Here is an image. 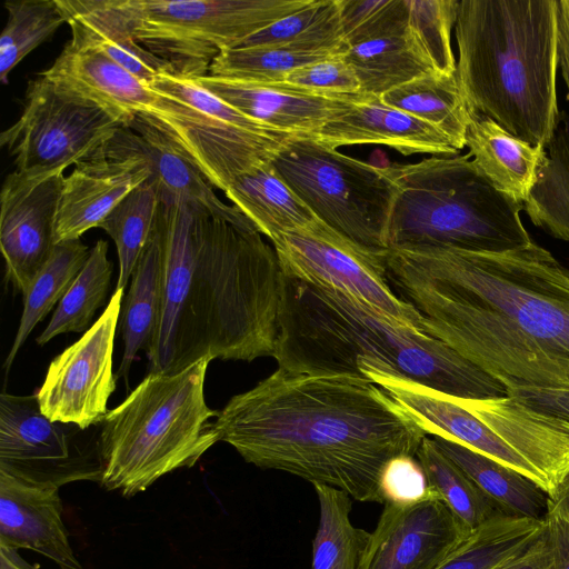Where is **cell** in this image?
Wrapping results in <instances>:
<instances>
[{
	"instance_id": "17",
	"label": "cell",
	"mask_w": 569,
	"mask_h": 569,
	"mask_svg": "<svg viewBox=\"0 0 569 569\" xmlns=\"http://www.w3.org/2000/svg\"><path fill=\"white\" fill-rule=\"evenodd\" d=\"M408 0H383L381 7L346 37V60L361 93L380 96L423 73L435 71L408 26Z\"/></svg>"
},
{
	"instance_id": "48",
	"label": "cell",
	"mask_w": 569,
	"mask_h": 569,
	"mask_svg": "<svg viewBox=\"0 0 569 569\" xmlns=\"http://www.w3.org/2000/svg\"><path fill=\"white\" fill-rule=\"evenodd\" d=\"M559 71L569 79V0H559Z\"/></svg>"
},
{
	"instance_id": "10",
	"label": "cell",
	"mask_w": 569,
	"mask_h": 569,
	"mask_svg": "<svg viewBox=\"0 0 569 569\" xmlns=\"http://www.w3.org/2000/svg\"><path fill=\"white\" fill-rule=\"evenodd\" d=\"M151 121L216 189L226 191L241 174L271 161L283 138L241 113L193 79L160 73Z\"/></svg>"
},
{
	"instance_id": "24",
	"label": "cell",
	"mask_w": 569,
	"mask_h": 569,
	"mask_svg": "<svg viewBox=\"0 0 569 569\" xmlns=\"http://www.w3.org/2000/svg\"><path fill=\"white\" fill-rule=\"evenodd\" d=\"M312 137L336 149L353 144H382L405 156L460 153L455 142L436 127L385 104L378 96L365 93L346 113L326 123Z\"/></svg>"
},
{
	"instance_id": "31",
	"label": "cell",
	"mask_w": 569,
	"mask_h": 569,
	"mask_svg": "<svg viewBox=\"0 0 569 569\" xmlns=\"http://www.w3.org/2000/svg\"><path fill=\"white\" fill-rule=\"evenodd\" d=\"M562 79L568 108L560 111L557 129L546 148L545 162L523 211L533 226L569 242V79Z\"/></svg>"
},
{
	"instance_id": "3",
	"label": "cell",
	"mask_w": 569,
	"mask_h": 569,
	"mask_svg": "<svg viewBox=\"0 0 569 569\" xmlns=\"http://www.w3.org/2000/svg\"><path fill=\"white\" fill-rule=\"evenodd\" d=\"M153 231L161 307L149 372L174 373L202 358L273 357L283 272L253 223L160 200Z\"/></svg>"
},
{
	"instance_id": "49",
	"label": "cell",
	"mask_w": 569,
	"mask_h": 569,
	"mask_svg": "<svg viewBox=\"0 0 569 569\" xmlns=\"http://www.w3.org/2000/svg\"><path fill=\"white\" fill-rule=\"evenodd\" d=\"M549 511L558 515L569 523V475L549 501Z\"/></svg>"
},
{
	"instance_id": "42",
	"label": "cell",
	"mask_w": 569,
	"mask_h": 569,
	"mask_svg": "<svg viewBox=\"0 0 569 569\" xmlns=\"http://www.w3.org/2000/svg\"><path fill=\"white\" fill-rule=\"evenodd\" d=\"M282 82L319 94L361 93L358 77L343 53L299 67L287 73Z\"/></svg>"
},
{
	"instance_id": "1",
	"label": "cell",
	"mask_w": 569,
	"mask_h": 569,
	"mask_svg": "<svg viewBox=\"0 0 569 569\" xmlns=\"http://www.w3.org/2000/svg\"><path fill=\"white\" fill-rule=\"evenodd\" d=\"M387 279L423 331L508 387L569 386V268L536 243L388 249Z\"/></svg>"
},
{
	"instance_id": "22",
	"label": "cell",
	"mask_w": 569,
	"mask_h": 569,
	"mask_svg": "<svg viewBox=\"0 0 569 569\" xmlns=\"http://www.w3.org/2000/svg\"><path fill=\"white\" fill-rule=\"evenodd\" d=\"M59 487L0 469V543L24 548L60 568L81 569L62 519Z\"/></svg>"
},
{
	"instance_id": "14",
	"label": "cell",
	"mask_w": 569,
	"mask_h": 569,
	"mask_svg": "<svg viewBox=\"0 0 569 569\" xmlns=\"http://www.w3.org/2000/svg\"><path fill=\"white\" fill-rule=\"evenodd\" d=\"M123 295L116 289L101 316L49 365L36 393L48 419L84 430L103 421L116 390L112 355Z\"/></svg>"
},
{
	"instance_id": "15",
	"label": "cell",
	"mask_w": 569,
	"mask_h": 569,
	"mask_svg": "<svg viewBox=\"0 0 569 569\" xmlns=\"http://www.w3.org/2000/svg\"><path fill=\"white\" fill-rule=\"evenodd\" d=\"M64 170H14L0 193V247L6 279L27 292L56 246Z\"/></svg>"
},
{
	"instance_id": "46",
	"label": "cell",
	"mask_w": 569,
	"mask_h": 569,
	"mask_svg": "<svg viewBox=\"0 0 569 569\" xmlns=\"http://www.w3.org/2000/svg\"><path fill=\"white\" fill-rule=\"evenodd\" d=\"M497 569H553V555L547 523L542 535L533 543Z\"/></svg>"
},
{
	"instance_id": "41",
	"label": "cell",
	"mask_w": 569,
	"mask_h": 569,
	"mask_svg": "<svg viewBox=\"0 0 569 569\" xmlns=\"http://www.w3.org/2000/svg\"><path fill=\"white\" fill-rule=\"evenodd\" d=\"M458 0H408V26L420 50L441 74H455L457 61L451 46Z\"/></svg>"
},
{
	"instance_id": "8",
	"label": "cell",
	"mask_w": 569,
	"mask_h": 569,
	"mask_svg": "<svg viewBox=\"0 0 569 569\" xmlns=\"http://www.w3.org/2000/svg\"><path fill=\"white\" fill-rule=\"evenodd\" d=\"M271 164L321 222L361 247L388 250L397 192L389 164L363 162L308 134L286 136Z\"/></svg>"
},
{
	"instance_id": "5",
	"label": "cell",
	"mask_w": 569,
	"mask_h": 569,
	"mask_svg": "<svg viewBox=\"0 0 569 569\" xmlns=\"http://www.w3.org/2000/svg\"><path fill=\"white\" fill-rule=\"evenodd\" d=\"M559 0H460L456 77L470 112L547 148L560 118Z\"/></svg>"
},
{
	"instance_id": "38",
	"label": "cell",
	"mask_w": 569,
	"mask_h": 569,
	"mask_svg": "<svg viewBox=\"0 0 569 569\" xmlns=\"http://www.w3.org/2000/svg\"><path fill=\"white\" fill-rule=\"evenodd\" d=\"M159 202L157 187L149 178L129 192L100 224L117 248L119 271L116 289H126L151 236Z\"/></svg>"
},
{
	"instance_id": "40",
	"label": "cell",
	"mask_w": 569,
	"mask_h": 569,
	"mask_svg": "<svg viewBox=\"0 0 569 569\" xmlns=\"http://www.w3.org/2000/svg\"><path fill=\"white\" fill-rule=\"evenodd\" d=\"M331 57V56H330ZM328 58L289 47H236L222 51L210 64L209 76L259 83H278L290 71Z\"/></svg>"
},
{
	"instance_id": "36",
	"label": "cell",
	"mask_w": 569,
	"mask_h": 569,
	"mask_svg": "<svg viewBox=\"0 0 569 569\" xmlns=\"http://www.w3.org/2000/svg\"><path fill=\"white\" fill-rule=\"evenodd\" d=\"M108 242L98 240L90 254L59 301L49 323L37 338L43 346L59 335L86 332L92 325L96 311L106 302L111 284L112 263L108 259Z\"/></svg>"
},
{
	"instance_id": "45",
	"label": "cell",
	"mask_w": 569,
	"mask_h": 569,
	"mask_svg": "<svg viewBox=\"0 0 569 569\" xmlns=\"http://www.w3.org/2000/svg\"><path fill=\"white\" fill-rule=\"evenodd\" d=\"M512 396L526 405L569 419V386L557 388L508 387Z\"/></svg>"
},
{
	"instance_id": "50",
	"label": "cell",
	"mask_w": 569,
	"mask_h": 569,
	"mask_svg": "<svg viewBox=\"0 0 569 569\" xmlns=\"http://www.w3.org/2000/svg\"><path fill=\"white\" fill-rule=\"evenodd\" d=\"M0 569H39L27 562L18 549L0 543Z\"/></svg>"
},
{
	"instance_id": "19",
	"label": "cell",
	"mask_w": 569,
	"mask_h": 569,
	"mask_svg": "<svg viewBox=\"0 0 569 569\" xmlns=\"http://www.w3.org/2000/svg\"><path fill=\"white\" fill-rule=\"evenodd\" d=\"M502 438L538 473L552 499L569 475V419L532 408L512 396L452 397Z\"/></svg>"
},
{
	"instance_id": "9",
	"label": "cell",
	"mask_w": 569,
	"mask_h": 569,
	"mask_svg": "<svg viewBox=\"0 0 569 569\" xmlns=\"http://www.w3.org/2000/svg\"><path fill=\"white\" fill-rule=\"evenodd\" d=\"M310 0H112L134 40L188 79Z\"/></svg>"
},
{
	"instance_id": "18",
	"label": "cell",
	"mask_w": 569,
	"mask_h": 569,
	"mask_svg": "<svg viewBox=\"0 0 569 569\" xmlns=\"http://www.w3.org/2000/svg\"><path fill=\"white\" fill-rule=\"evenodd\" d=\"M360 370L366 378L381 387L406 408L427 435L463 445L525 475L542 488L535 469L483 421L458 405L451 396L369 363H361Z\"/></svg>"
},
{
	"instance_id": "26",
	"label": "cell",
	"mask_w": 569,
	"mask_h": 569,
	"mask_svg": "<svg viewBox=\"0 0 569 569\" xmlns=\"http://www.w3.org/2000/svg\"><path fill=\"white\" fill-rule=\"evenodd\" d=\"M470 113L468 154L498 191L525 204L545 162L546 148L511 134L490 118Z\"/></svg>"
},
{
	"instance_id": "16",
	"label": "cell",
	"mask_w": 569,
	"mask_h": 569,
	"mask_svg": "<svg viewBox=\"0 0 569 569\" xmlns=\"http://www.w3.org/2000/svg\"><path fill=\"white\" fill-rule=\"evenodd\" d=\"M471 531L433 489L419 502H387L358 569H436Z\"/></svg>"
},
{
	"instance_id": "37",
	"label": "cell",
	"mask_w": 569,
	"mask_h": 569,
	"mask_svg": "<svg viewBox=\"0 0 569 569\" xmlns=\"http://www.w3.org/2000/svg\"><path fill=\"white\" fill-rule=\"evenodd\" d=\"M416 458L426 473L428 485L436 490L451 511L470 529L500 516H508L475 481L442 450L426 437Z\"/></svg>"
},
{
	"instance_id": "13",
	"label": "cell",
	"mask_w": 569,
	"mask_h": 569,
	"mask_svg": "<svg viewBox=\"0 0 569 569\" xmlns=\"http://www.w3.org/2000/svg\"><path fill=\"white\" fill-rule=\"evenodd\" d=\"M0 469L59 488L74 481L99 482V438L89 429L48 419L36 395L2 392Z\"/></svg>"
},
{
	"instance_id": "2",
	"label": "cell",
	"mask_w": 569,
	"mask_h": 569,
	"mask_svg": "<svg viewBox=\"0 0 569 569\" xmlns=\"http://www.w3.org/2000/svg\"><path fill=\"white\" fill-rule=\"evenodd\" d=\"M220 441L261 469L328 485L357 501L385 500L379 479L392 458L415 456L428 436L366 377L278 368L233 396L214 421Z\"/></svg>"
},
{
	"instance_id": "20",
	"label": "cell",
	"mask_w": 569,
	"mask_h": 569,
	"mask_svg": "<svg viewBox=\"0 0 569 569\" xmlns=\"http://www.w3.org/2000/svg\"><path fill=\"white\" fill-rule=\"evenodd\" d=\"M193 80L241 113L283 134L313 136L363 96L319 94L283 82L259 83L209 74Z\"/></svg>"
},
{
	"instance_id": "11",
	"label": "cell",
	"mask_w": 569,
	"mask_h": 569,
	"mask_svg": "<svg viewBox=\"0 0 569 569\" xmlns=\"http://www.w3.org/2000/svg\"><path fill=\"white\" fill-rule=\"evenodd\" d=\"M121 120L40 74L27 88L19 119L0 136L17 170H66L102 156Z\"/></svg>"
},
{
	"instance_id": "51",
	"label": "cell",
	"mask_w": 569,
	"mask_h": 569,
	"mask_svg": "<svg viewBox=\"0 0 569 569\" xmlns=\"http://www.w3.org/2000/svg\"><path fill=\"white\" fill-rule=\"evenodd\" d=\"M60 569H73V568H60ZM82 569V568H81Z\"/></svg>"
},
{
	"instance_id": "30",
	"label": "cell",
	"mask_w": 569,
	"mask_h": 569,
	"mask_svg": "<svg viewBox=\"0 0 569 569\" xmlns=\"http://www.w3.org/2000/svg\"><path fill=\"white\" fill-rule=\"evenodd\" d=\"M390 107L428 122L449 137L460 151L471 113L455 74L423 73L379 96Z\"/></svg>"
},
{
	"instance_id": "34",
	"label": "cell",
	"mask_w": 569,
	"mask_h": 569,
	"mask_svg": "<svg viewBox=\"0 0 569 569\" xmlns=\"http://www.w3.org/2000/svg\"><path fill=\"white\" fill-rule=\"evenodd\" d=\"M319 502V525L312 541V569H358L369 532L350 520L352 498L338 488L312 485Z\"/></svg>"
},
{
	"instance_id": "4",
	"label": "cell",
	"mask_w": 569,
	"mask_h": 569,
	"mask_svg": "<svg viewBox=\"0 0 569 569\" xmlns=\"http://www.w3.org/2000/svg\"><path fill=\"white\" fill-rule=\"evenodd\" d=\"M273 358L278 368L313 376L365 377L360 365L369 363L456 398L508 396L500 380L443 341L339 290L284 273Z\"/></svg>"
},
{
	"instance_id": "43",
	"label": "cell",
	"mask_w": 569,
	"mask_h": 569,
	"mask_svg": "<svg viewBox=\"0 0 569 569\" xmlns=\"http://www.w3.org/2000/svg\"><path fill=\"white\" fill-rule=\"evenodd\" d=\"M379 489L385 503L398 505L419 502L432 491L420 462L408 455L395 457L385 465Z\"/></svg>"
},
{
	"instance_id": "28",
	"label": "cell",
	"mask_w": 569,
	"mask_h": 569,
	"mask_svg": "<svg viewBox=\"0 0 569 569\" xmlns=\"http://www.w3.org/2000/svg\"><path fill=\"white\" fill-rule=\"evenodd\" d=\"M223 193L271 242L282 233L318 220L271 161L238 177Z\"/></svg>"
},
{
	"instance_id": "27",
	"label": "cell",
	"mask_w": 569,
	"mask_h": 569,
	"mask_svg": "<svg viewBox=\"0 0 569 569\" xmlns=\"http://www.w3.org/2000/svg\"><path fill=\"white\" fill-rule=\"evenodd\" d=\"M73 39L88 44L132 73L146 86L170 67L139 44L112 0H57Z\"/></svg>"
},
{
	"instance_id": "35",
	"label": "cell",
	"mask_w": 569,
	"mask_h": 569,
	"mask_svg": "<svg viewBox=\"0 0 569 569\" xmlns=\"http://www.w3.org/2000/svg\"><path fill=\"white\" fill-rule=\"evenodd\" d=\"M546 520L496 517L473 529L436 569H497L543 532Z\"/></svg>"
},
{
	"instance_id": "12",
	"label": "cell",
	"mask_w": 569,
	"mask_h": 569,
	"mask_svg": "<svg viewBox=\"0 0 569 569\" xmlns=\"http://www.w3.org/2000/svg\"><path fill=\"white\" fill-rule=\"evenodd\" d=\"M284 274L353 297L420 332L419 311L397 296L387 279V251L361 247L319 219L272 241Z\"/></svg>"
},
{
	"instance_id": "23",
	"label": "cell",
	"mask_w": 569,
	"mask_h": 569,
	"mask_svg": "<svg viewBox=\"0 0 569 569\" xmlns=\"http://www.w3.org/2000/svg\"><path fill=\"white\" fill-rule=\"evenodd\" d=\"M151 177L137 154L102 156L83 161L64 177L56 219L54 242L77 240L100 224L133 189Z\"/></svg>"
},
{
	"instance_id": "33",
	"label": "cell",
	"mask_w": 569,
	"mask_h": 569,
	"mask_svg": "<svg viewBox=\"0 0 569 569\" xmlns=\"http://www.w3.org/2000/svg\"><path fill=\"white\" fill-rule=\"evenodd\" d=\"M90 249L81 239L59 242L23 293V310L12 347L4 361L8 371L33 328L62 299L84 266Z\"/></svg>"
},
{
	"instance_id": "25",
	"label": "cell",
	"mask_w": 569,
	"mask_h": 569,
	"mask_svg": "<svg viewBox=\"0 0 569 569\" xmlns=\"http://www.w3.org/2000/svg\"><path fill=\"white\" fill-rule=\"evenodd\" d=\"M40 74L107 109L124 127L149 113L157 93L119 63L73 38Z\"/></svg>"
},
{
	"instance_id": "44",
	"label": "cell",
	"mask_w": 569,
	"mask_h": 569,
	"mask_svg": "<svg viewBox=\"0 0 569 569\" xmlns=\"http://www.w3.org/2000/svg\"><path fill=\"white\" fill-rule=\"evenodd\" d=\"M331 0H310L301 9L250 36L238 47H286L296 43L322 16Z\"/></svg>"
},
{
	"instance_id": "29",
	"label": "cell",
	"mask_w": 569,
	"mask_h": 569,
	"mask_svg": "<svg viewBox=\"0 0 569 569\" xmlns=\"http://www.w3.org/2000/svg\"><path fill=\"white\" fill-rule=\"evenodd\" d=\"M432 439L508 516L546 519L550 497L537 482L453 440Z\"/></svg>"
},
{
	"instance_id": "39",
	"label": "cell",
	"mask_w": 569,
	"mask_h": 569,
	"mask_svg": "<svg viewBox=\"0 0 569 569\" xmlns=\"http://www.w3.org/2000/svg\"><path fill=\"white\" fill-rule=\"evenodd\" d=\"M8 20L0 37V80L66 23L57 0L7 1Z\"/></svg>"
},
{
	"instance_id": "21",
	"label": "cell",
	"mask_w": 569,
	"mask_h": 569,
	"mask_svg": "<svg viewBox=\"0 0 569 569\" xmlns=\"http://www.w3.org/2000/svg\"><path fill=\"white\" fill-rule=\"evenodd\" d=\"M102 153L108 157L137 154L151 170L160 200L187 204L234 222H251L236 207L216 194L203 174L177 149L146 113H139L118 130ZM252 223V222H251Z\"/></svg>"
},
{
	"instance_id": "6",
	"label": "cell",
	"mask_w": 569,
	"mask_h": 569,
	"mask_svg": "<svg viewBox=\"0 0 569 569\" xmlns=\"http://www.w3.org/2000/svg\"><path fill=\"white\" fill-rule=\"evenodd\" d=\"M210 358L174 373L149 372L101 422L99 483L129 498L177 469L191 468L218 441L207 406Z\"/></svg>"
},
{
	"instance_id": "32",
	"label": "cell",
	"mask_w": 569,
	"mask_h": 569,
	"mask_svg": "<svg viewBox=\"0 0 569 569\" xmlns=\"http://www.w3.org/2000/svg\"><path fill=\"white\" fill-rule=\"evenodd\" d=\"M130 280L131 284L120 313L123 355L117 378L124 379L128 377L138 351L147 350L160 315V250L153 229Z\"/></svg>"
},
{
	"instance_id": "47",
	"label": "cell",
	"mask_w": 569,
	"mask_h": 569,
	"mask_svg": "<svg viewBox=\"0 0 569 569\" xmlns=\"http://www.w3.org/2000/svg\"><path fill=\"white\" fill-rule=\"evenodd\" d=\"M547 531L553 555V569H569V523L548 511Z\"/></svg>"
},
{
	"instance_id": "7",
	"label": "cell",
	"mask_w": 569,
	"mask_h": 569,
	"mask_svg": "<svg viewBox=\"0 0 569 569\" xmlns=\"http://www.w3.org/2000/svg\"><path fill=\"white\" fill-rule=\"evenodd\" d=\"M397 186L388 249L499 252L532 241L523 204L498 191L466 153L389 164Z\"/></svg>"
}]
</instances>
